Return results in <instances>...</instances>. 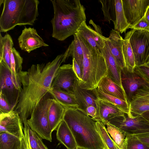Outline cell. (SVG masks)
I'll use <instances>...</instances> for the list:
<instances>
[{"mask_svg": "<svg viewBox=\"0 0 149 149\" xmlns=\"http://www.w3.org/2000/svg\"><path fill=\"white\" fill-rule=\"evenodd\" d=\"M38 0H4L0 17V32L17 26L33 25L39 15Z\"/></svg>", "mask_w": 149, "mask_h": 149, "instance_id": "4", "label": "cell"}, {"mask_svg": "<svg viewBox=\"0 0 149 149\" xmlns=\"http://www.w3.org/2000/svg\"><path fill=\"white\" fill-rule=\"evenodd\" d=\"M96 123L105 149H117L115 143L108 133L105 126L100 121H96Z\"/></svg>", "mask_w": 149, "mask_h": 149, "instance_id": "35", "label": "cell"}, {"mask_svg": "<svg viewBox=\"0 0 149 149\" xmlns=\"http://www.w3.org/2000/svg\"><path fill=\"white\" fill-rule=\"evenodd\" d=\"M52 97L65 108H77L78 104L75 95L62 90L51 88L49 91Z\"/></svg>", "mask_w": 149, "mask_h": 149, "instance_id": "25", "label": "cell"}, {"mask_svg": "<svg viewBox=\"0 0 149 149\" xmlns=\"http://www.w3.org/2000/svg\"><path fill=\"white\" fill-rule=\"evenodd\" d=\"M141 115L144 119L149 122V111L145 112Z\"/></svg>", "mask_w": 149, "mask_h": 149, "instance_id": "44", "label": "cell"}, {"mask_svg": "<svg viewBox=\"0 0 149 149\" xmlns=\"http://www.w3.org/2000/svg\"><path fill=\"white\" fill-rule=\"evenodd\" d=\"M0 93L3 95L15 110L19 97L20 91L13 82L11 71L3 61H0Z\"/></svg>", "mask_w": 149, "mask_h": 149, "instance_id": "9", "label": "cell"}, {"mask_svg": "<svg viewBox=\"0 0 149 149\" xmlns=\"http://www.w3.org/2000/svg\"><path fill=\"white\" fill-rule=\"evenodd\" d=\"M18 40L21 49L28 53L38 48L49 46L45 43L33 28L25 27Z\"/></svg>", "mask_w": 149, "mask_h": 149, "instance_id": "14", "label": "cell"}, {"mask_svg": "<svg viewBox=\"0 0 149 149\" xmlns=\"http://www.w3.org/2000/svg\"><path fill=\"white\" fill-rule=\"evenodd\" d=\"M78 37L83 52L82 81L79 82L81 87L87 90L97 88L102 78L107 75V68L102 54L92 47L83 38Z\"/></svg>", "mask_w": 149, "mask_h": 149, "instance_id": "5", "label": "cell"}, {"mask_svg": "<svg viewBox=\"0 0 149 149\" xmlns=\"http://www.w3.org/2000/svg\"><path fill=\"white\" fill-rule=\"evenodd\" d=\"M134 70L137 74L149 82V67L143 65L136 66Z\"/></svg>", "mask_w": 149, "mask_h": 149, "instance_id": "39", "label": "cell"}, {"mask_svg": "<svg viewBox=\"0 0 149 149\" xmlns=\"http://www.w3.org/2000/svg\"><path fill=\"white\" fill-rule=\"evenodd\" d=\"M106 126L107 131L110 136L120 149H126V135L122 130L110 124L108 122L103 123Z\"/></svg>", "mask_w": 149, "mask_h": 149, "instance_id": "32", "label": "cell"}, {"mask_svg": "<svg viewBox=\"0 0 149 149\" xmlns=\"http://www.w3.org/2000/svg\"><path fill=\"white\" fill-rule=\"evenodd\" d=\"M98 98L109 102L116 106L125 113H130V104L128 101L122 100L116 97L105 94L97 89H93Z\"/></svg>", "mask_w": 149, "mask_h": 149, "instance_id": "30", "label": "cell"}, {"mask_svg": "<svg viewBox=\"0 0 149 149\" xmlns=\"http://www.w3.org/2000/svg\"><path fill=\"white\" fill-rule=\"evenodd\" d=\"M96 113V108L94 106H88L86 109V113L92 118L95 117Z\"/></svg>", "mask_w": 149, "mask_h": 149, "instance_id": "41", "label": "cell"}, {"mask_svg": "<svg viewBox=\"0 0 149 149\" xmlns=\"http://www.w3.org/2000/svg\"><path fill=\"white\" fill-rule=\"evenodd\" d=\"M65 110L63 106L54 99L48 111L49 120L52 132L56 130L63 120Z\"/></svg>", "mask_w": 149, "mask_h": 149, "instance_id": "24", "label": "cell"}, {"mask_svg": "<svg viewBox=\"0 0 149 149\" xmlns=\"http://www.w3.org/2000/svg\"><path fill=\"white\" fill-rule=\"evenodd\" d=\"M23 123L24 134L21 139L19 149H40L38 141V135L30 127L27 121Z\"/></svg>", "mask_w": 149, "mask_h": 149, "instance_id": "26", "label": "cell"}, {"mask_svg": "<svg viewBox=\"0 0 149 149\" xmlns=\"http://www.w3.org/2000/svg\"><path fill=\"white\" fill-rule=\"evenodd\" d=\"M74 38L65 52L63 54L62 63L65 62L70 57L74 59L80 66L82 72L83 52L82 46L77 36L74 35Z\"/></svg>", "mask_w": 149, "mask_h": 149, "instance_id": "23", "label": "cell"}, {"mask_svg": "<svg viewBox=\"0 0 149 149\" xmlns=\"http://www.w3.org/2000/svg\"><path fill=\"white\" fill-rule=\"evenodd\" d=\"M63 120L72 131L78 147L105 149L96 121L83 112L74 108H65Z\"/></svg>", "mask_w": 149, "mask_h": 149, "instance_id": "3", "label": "cell"}, {"mask_svg": "<svg viewBox=\"0 0 149 149\" xmlns=\"http://www.w3.org/2000/svg\"><path fill=\"white\" fill-rule=\"evenodd\" d=\"M54 15L52 36L62 41L74 35L86 21L85 8L79 0H51Z\"/></svg>", "mask_w": 149, "mask_h": 149, "instance_id": "2", "label": "cell"}, {"mask_svg": "<svg viewBox=\"0 0 149 149\" xmlns=\"http://www.w3.org/2000/svg\"><path fill=\"white\" fill-rule=\"evenodd\" d=\"M124 13L130 25L141 19L149 7V0H122Z\"/></svg>", "mask_w": 149, "mask_h": 149, "instance_id": "13", "label": "cell"}, {"mask_svg": "<svg viewBox=\"0 0 149 149\" xmlns=\"http://www.w3.org/2000/svg\"><path fill=\"white\" fill-rule=\"evenodd\" d=\"M72 68L79 82L82 81V74L81 68L74 59H72Z\"/></svg>", "mask_w": 149, "mask_h": 149, "instance_id": "40", "label": "cell"}, {"mask_svg": "<svg viewBox=\"0 0 149 149\" xmlns=\"http://www.w3.org/2000/svg\"><path fill=\"white\" fill-rule=\"evenodd\" d=\"M96 113L93 119L96 121L104 123L111 119L125 113L117 107L107 101L98 98L96 100Z\"/></svg>", "mask_w": 149, "mask_h": 149, "instance_id": "17", "label": "cell"}, {"mask_svg": "<svg viewBox=\"0 0 149 149\" xmlns=\"http://www.w3.org/2000/svg\"><path fill=\"white\" fill-rule=\"evenodd\" d=\"M126 149H149V146L141 142L136 135H127Z\"/></svg>", "mask_w": 149, "mask_h": 149, "instance_id": "36", "label": "cell"}, {"mask_svg": "<svg viewBox=\"0 0 149 149\" xmlns=\"http://www.w3.org/2000/svg\"><path fill=\"white\" fill-rule=\"evenodd\" d=\"M56 130L57 139L67 149H77L78 147L73 135L64 120L60 123Z\"/></svg>", "mask_w": 149, "mask_h": 149, "instance_id": "22", "label": "cell"}, {"mask_svg": "<svg viewBox=\"0 0 149 149\" xmlns=\"http://www.w3.org/2000/svg\"><path fill=\"white\" fill-rule=\"evenodd\" d=\"M21 139L10 134L0 133V149H19Z\"/></svg>", "mask_w": 149, "mask_h": 149, "instance_id": "33", "label": "cell"}, {"mask_svg": "<svg viewBox=\"0 0 149 149\" xmlns=\"http://www.w3.org/2000/svg\"><path fill=\"white\" fill-rule=\"evenodd\" d=\"M84 39L93 48L102 53L108 37L93 29L84 21L79 28L76 33Z\"/></svg>", "mask_w": 149, "mask_h": 149, "instance_id": "15", "label": "cell"}, {"mask_svg": "<svg viewBox=\"0 0 149 149\" xmlns=\"http://www.w3.org/2000/svg\"><path fill=\"white\" fill-rule=\"evenodd\" d=\"M23 123L19 113L15 110L0 113V133H8L21 139L24 134Z\"/></svg>", "mask_w": 149, "mask_h": 149, "instance_id": "12", "label": "cell"}, {"mask_svg": "<svg viewBox=\"0 0 149 149\" xmlns=\"http://www.w3.org/2000/svg\"><path fill=\"white\" fill-rule=\"evenodd\" d=\"M97 89L105 94L128 101L123 88L107 76L100 80Z\"/></svg>", "mask_w": 149, "mask_h": 149, "instance_id": "21", "label": "cell"}, {"mask_svg": "<svg viewBox=\"0 0 149 149\" xmlns=\"http://www.w3.org/2000/svg\"><path fill=\"white\" fill-rule=\"evenodd\" d=\"M123 52L125 67L129 70H134L136 66L135 60L127 32L125 34L123 39Z\"/></svg>", "mask_w": 149, "mask_h": 149, "instance_id": "31", "label": "cell"}, {"mask_svg": "<svg viewBox=\"0 0 149 149\" xmlns=\"http://www.w3.org/2000/svg\"><path fill=\"white\" fill-rule=\"evenodd\" d=\"M102 54L107 65V76L123 88L121 82V69L111 54L107 41L105 43V45L103 49Z\"/></svg>", "mask_w": 149, "mask_h": 149, "instance_id": "20", "label": "cell"}, {"mask_svg": "<svg viewBox=\"0 0 149 149\" xmlns=\"http://www.w3.org/2000/svg\"><path fill=\"white\" fill-rule=\"evenodd\" d=\"M136 135L141 142L149 146V133Z\"/></svg>", "mask_w": 149, "mask_h": 149, "instance_id": "42", "label": "cell"}, {"mask_svg": "<svg viewBox=\"0 0 149 149\" xmlns=\"http://www.w3.org/2000/svg\"><path fill=\"white\" fill-rule=\"evenodd\" d=\"M129 28L132 29L148 30L149 23L143 17L134 24L130 25Z\"/></svg>", "mask_w": 149, "mask_h": 149, "instance_id": "38", "label": "cell"}, {"mask_svg": "<svg viewBox=\"0 0 149 149\" xmlns=\"http://www.w3.org/2000/svg\"><path fill=\"white\" fill-rule=\"evenodd\" d=\"M143 65H145L147 67H149V56L147 58L146 60L145 63Z\"/></svg>", "mask_w": 149, "mask_h": 149, "instance_id": "46", "label": "cell"}, {"mask_svg": "<svg viewBox=\"0 0 149 149\" xmlns=\"http://www.w3.org/2000/svg\"><path fill=\"white\" fill-rule=\"evenodd\" d=\"M63 54L46 63L33 64L27 71L20 72L17 77L20 88L15 110L23 123L26 121L34 109L51 88L56 73L62 63Z\"/></svg>", "mask_w": 149, "mask_h": 149, "instance_id": "1", "label": "cell"}, {"mask_svg": "<svg viewBox=\"0 0 149 149\" xmlns=\"http://www.w3.org/2000/svg\"><path fill=\"white\" fill-rule=\"evenodd\" d=\"M102 4L101 9L104 15V20L110 24L114 23L116 18V8L114 0H100Z\"/></svg>", "mask_w": 149, "mask_h": 149, "instance_id": "34", "label": "cell"}, {"mask_svg": "<svg viewBox=\"0 0 149 149\" xmlns=\"http://www.w3.org/2000/svg\"><path fill=\"white\" fill-rule=\"evenodd\" d=\"M54 98L47 93L32 113L27 123L30 127L41 139L52 141V132L50 126L48 111Z\"/></svg>", "mask_w": 149, "mask_h": 149, "instance_id": "6", "label": "cell"}, {"mask_svg": "<svg viewBox=\"0 0 149 149\" xmlns=\"http://www.w3.org/2000/svg\"><path fill=\"white\" fill-rule=\"evenodd\" d=\"M38 141L40 149H49L44 144L42 139L38 136Z\"/></svg>", "mask_w": 149, "mask_h": 149, "instance_id": "43", "label": "cell"}, {"mask_svg": "<svg viewBox=\"0 0 149 149\" xmlns=\"http://www.w3.org/2000/svg\"><path fill=\"white\" fill-rule=\"evenodd\" d=\"M14 43L12 38L6 33L2 36L0 35V61H3L11 71L10 56Z\"/></svg>", "mask_w": 149, "mask_h": 149, "instance_id": "28", "label": "cell"}, {"mask_svg": "<svg viewBox=\"0 0 149 149\" xmlns=\"http://www.w3.org/2000/svg\"><path fill=\"white\" fill-rule=\"evenodd\" d=\"M74 89V95L78 104L77 109L86 113V109L88 106H93L96 108V102L97 97L94 90H88L81 87L77 79L75 82Z\"/></svg>", "mask_w": 149, "mask_h": 149, "instance_id": "18", "label": "cell"}, {"mask_svg": "<svg viewBox=\"0 0 149 149\" xmlns=\"http://www.w3.org/2000/svg\"><path fill=\"white\" fill-rule=\"evenodd\" d=\"M116 8V18L113 23L114 30L122 34L129 28L130 24L125 15L122 0H114Z\"/></svg>", "mask_w": 149, "mask_h": 149, "instance_id": "27", "label": "cell"}, {"mask_svg": "<svg viewBox=\"0 0 149 149\" xmlns=\"http://www.w3.org/2000/svg\"><path fill=\"white\" fill-rule=\"evenodd\" d=\"M4 0H0V6H1V5L2 3H3Z\"/></svg>", "mask_w": 149, "mask_h": 149, "instance_id": "47", "label": "cell"}, {"mask_svg": "<svg viewBox=\"0 0 149 149\" xmlns=\"http://www.w3.org/2000/svg\"><path fill=\"white\" fill-rule=\"evenodd\" d=\"M77 149H84V148H81L78 147V148H77Z\"/></svg>", "mask_w": 149, "mask_h": 149, "instance_id": "48", "label": "cell"}, {"mask_svg": "<svg viewBox=\"0 0 149 149\" xmlns=\"http://www.w3.org/2000/svg\"><path fill=\"white\" fill-rule=\"evenodd\" d=\"M130 112L128 115L132 117L149 111V86L139 89L129 103Z\"/></svg>", "mask_w": 149, "mask_h": 149, "instance_id": "16", "label": "cell"}, {"mask_svg": "<svg viewBox=\"0 0 149 149\" xmlns=\"http://www.w3.org/2000/svg\"><path fill=\"white\" fill-rule=\"evenodd\" d=\"M0 113H9L13 109L6 97L2 94L0 93Z\"/></svg>", "mask_w": 149, "mask_h": 149, "instance_id": "37", "label": "cell"}, {"mask_svg": "<svg viewBox=\"0 0 149 149\" xmlns=\"http://www.w3.org/2000/svg\"><path fill=\"white\" fill-rule=\"evenodd\" d=\"M120 74L122 86L129 103L138 90L149 86V82L134 70H129L125 67L121 70Z\"/></svg>", "mask_w": 149, "mask_h": 149, "instance_id": "10", "label": "cell"}, {"mask_svg": "<svg viewBox=\"0 0 149 149\" xmlns=\"http://www.w3.org/2000/svg\"><path fill=\"white\" fill-rule=\"evenodd\" d=\"M136 66L143 65L149 56V31L132 29L127 32Z\"/></svg>", "mask_w": 149, "mask_h": 149, "instance_id": "8", "label": "cell"}, {"mask_svg": "<svg viewBox=\"0 0 149 149\" xmlns=\"http://www.w3.org/2000/svg\"><path fill=\"white\" fill-rule=\"evenodd\" d=\"M123 40L120 33L112 29L107 41L111 53L121 70L125 67L123 52Z\"/></svg>", "mask_w": 149, "mask_h": 149, "instance_id": "19", "label": "cell"}, {"mask_svg": "<svg viewBox=\"0 0 149 149\" xmlns=\"http://www.w3.org/2000/svg\"><path fill=\"white\" fill-rule=\"evenodd\" d=\"M123 131L127 135H136L149 133V122L141 115L131 117L125 113L108 122Z\"/></svg>", "mask_w": 149, "mask_h": 149, "instance_id": "7", "label": "cell"}, {"mask_svg": "<svg viewBox=\"0 0 149 149\" xmlns=\"http://www.w3.org/2000/svg\"><path fill=\"white\" fill-rule=\"evenodd\" d=\"M77 79L72 64H64L60 66L57 70L51 88L59 89L74 95V85Z\"/></svg>", "mask_w": 149, "mask_h": 149, "instance_id": "11", "label": "cell"}, {"mask_svg": "<svg viewBox=\"0 0 149 149\" xmlns=\"http://www.w3.org/2000/svg\"><path fill=\"white\" fill-rule=\"evenodd\" d=\"M143 17L149 23V7L148 8L144 16Z\"/></svg>", "mask_w": 149, "mask_h": 149, "instance_id": "45", "label": "cell"}, {"mask_svg": "<svg viewBox=\"0 0 149 149\" xmlns=\"http://www.w3.org/2000/svg\"><path fill=\"white\" fill-rule=\"evenodd\" d=\"M23 58L19 53L13 47L10 56L11 72L12 79L16 87L20 91V88L18 82L17 76L22 71Z\"/></svg>", "mask_w": 149, "mask_h": 149, "instance_id": "29", "label": "cell"}, {"mask_svg": "<svg viewBox=\"0 0 149 149\" xmlns=\"http://www.w3.org/2000/svg\"><path fill=\"white\" fill-rule=\"evenodd\" d=\"M148 30H149V29H148Z\"/></svg>", "mask_w": 149, "mask_h": 149, "instance_id": "49", "label": "cell"}]
</instances>
